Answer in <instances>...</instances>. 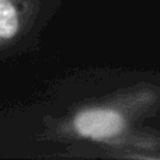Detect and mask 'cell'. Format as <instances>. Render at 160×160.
I'll return each instance as SVG.
<instances>
[{
	"label": "cell",
	"instance_id": "obj_2",
	"mask_svg": "<svg viewBox=\"0 0 160 160\" xmlns=\"http://www.w3.org/2000/svg\"><path fill=\"white\" fill-rule=\"evenodd\" d=\"M44 0H0V56L24 42L35 30Z\"/></svg>",
	"mask_w": 160,
	"mask_h": 160
},
{
	"label": "cell",
	"instance_id": "obj_1",
	"mask_svg": "<svg viewBox=\"0 0 160 160\" xmlns=\"http://www.w3.org/2000/svg\"><path fill=\"white\" fill-rule=\"evenodd\" d=\"M128 112L115 104H94L80 108L69 119L70 135L102 143H121L131 138Z\"/></svg>",
	"mask_w": 160,
	"mask_h": 160
}]
</instances>
